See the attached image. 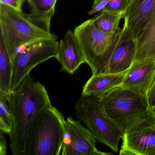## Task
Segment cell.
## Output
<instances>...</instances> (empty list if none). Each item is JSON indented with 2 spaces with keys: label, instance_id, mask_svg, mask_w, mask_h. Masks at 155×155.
<instances>
[{
  "label": "cell",
  "instance_id": "cb8c5ba5",
  "mask_svg": "<svg viewBox=\"0 0 155 155\" xmlns=\"http://www.w3.org/2000/svg\"><path fill=\"white\" fill-rule=\"evenodd\" d=\"M154 111H155V110H154Z\"/></svg>",
  "mask_w": 155,
  "mask_h": 155
},
{
  "label": "cell",
  "instance_id": "ba28073f",
  "mask_svg": "<svg viewBox=\"0 0 155 155\" xmlns=\"http://www.w3.org/2000/svg\"><path fill=\"white\" fill-rule=\"evenodd\" d=\"M97 140L80 121L68 117L66 120L65 133L62 155H108L111 153L100 151L96 144Z\"/></svg>",
  "mask_w": 155,
  "mask_h": 155
},
{
  "label": "cell",
  "instance_id": "9a60e30c",
  "mask_svg": "<svg viewBox=\"0 0 155 155\" xmlns=\"http://www.w3.org/2000/svg\"><path fill=\"white\" fill-rule=\"evenodd\" d=\"M135 41L136 49L133 61L155 59V11Z\"/></svg>",
  "mask_w": 155,
  "mask_h": 155
},
{
  "label": "cell",
  "instance_id": "603a6c76",
  "mask_svg": "<svg viewBox=\"0 0 155 155\" xmlns=\"http://www.w3.org/2000/svg\"><path fill=\"white\" fill-rule=\"evenodd\" d=\"M7 140L5 133L1 130L0 131V155H6L7 154Z\"/></svg>",
  "mask_w": 155,
  "mask_h": 155
},
{
  "label": "cell",
  "instance_id": "4fadbf2b",
  "mask_svg": "<svg viewBox=\"0 0 155 155\" xmlns=\"http://www.w3.org/2000/svg\"><path fill=\"white\" fill-rule=\"evenodd\" d=\"M135 49V39L128 30L123 27L110 60L107 73L116 74L128 70L134 61Z\"/></svg>",
  "mask_w": 155,
  "mask_h": 155
},
{
  "label": "cell",
  "instance_id": "ac0fdd59",
  "mask_svg": "<svg viewBox=\"0 0 155 155\" xmlns=\"http://www.w3.org/2000/svg\"><path fill=\"white\" fill-rule=\"evenodd\" d=\"M30 9V15L51 24L55 14L57 0H27Z\"/></svg>",
  "mask_w": 155,
  "mask_h": 155
},
{
  "label": "cell",
  "instance_id": "7c38bea8",
  "mask_svg": "<svg viewBox=\"0 0 155 155\" xmlns=\"http://www.w3.org/2000/svg\"><path fill=\"white\" fill-rule=\"evenodd\" d=\"M55 58L61 64V69L71 74L86 63L78 38L71 30H68L63 39L59 41Z\"/></svg>",
  "mask_w": 155,
  "mask_h": 155
},
{
  "label": "cell",
  "instance_id": "277c9868",
  "mask_svg": "<svg viewBox=\"0 0 155 155\" xmlns=\"http://www.w3.org/2000/svg\"><path fill=\"white\" fill-rule=\"evenodd\" d=\"M66 120L52 105L37 115L29 131L25 155H59L62 151Z\"/></svg>",
  "mask_w": 155,
  "mask_h": 155
},
{
  "label": "cell",
  "instance_id": "8992f818",
  "mask_svg": "<svg viewBox=\"0 0 155 155\" xmlns=\"http://www.w3.org/2000/svg\"><path fill=\"white\" fill-rule=\"evenodd\" d=\"M75 108L77 117L86 125L97 141L117 153L124 131L106 113L100 97L81 96Z\"/></svg>",
  "mask_w": 155,
  "mask_h": 155
},
{
  "label": "cell",
  "instance_id": "3957f363",
  "mask_svg": "<svg viewBox=\"0 0 155 155\" xmlns=\"http://www.w3.org/2000/svg\"><path fill=\"white\" fill-rule=\"evenodd\" d=\"M107 115L127 132L155 123V112L142 95L127 88L116 87L101 97Z\"/></svg>",
  "mask_w": 155,
  "mask_h": 155
},
{
  "label": "cell",
  "instance_id": "e0dca14e",
  "mask_svg": "<svg viewBox=\"0 0 155 155\" xmlns=\"http://www.w3.org/2000/svg\"><path fill=\"white\" fill-rule=\"evenodd\" d=\"M124 18L122 13L102 9L92 18V23L101 31L113 32L119 28L120 21Z\"/></svg>",
  "mask_w": 155,
  "mask_h": 155
},
{
  "label": "cell",
  "instance_id": "9c48e42d",
  "mask_svg": "<svg viewBox=\"0 0 155 155\" xmlns=\"http://www.w3.org/2000/svg\"><path fill=\"white\" fill-rule=\"evenodd\" d=\"M120 155H155V123L124 132Z\"/></svg>",
  "mask_w": 155,
  "mask_h": 155
},
{
  "label": "cell",
  "instance_id": "52a82bcc",
  "mask_svg": "<svg viewBox=\"0 0 155 155\" xmlns=\"http://www.w3.org/2000/svg\"><path fill=\"white\" fill-rule=\"evenodd\" d=\"M58 44V40L42 41L27 46L17 53L12 60V93L32 69L51 58H56Z\"/></svg>",
  "mask_w": 155,
  "mask_h": 155
},
{
  "label": "cell",
  "instance_id": "ffe728a7",
  "mask_svg": "<svg viewBox=\"0 0 155 155\" xmlns=\"http://www.w3.org/2000/svg\"><path fill=\"white\" fill-rule=\"evenodd\" d=\"M131 0H94L92 9L88 12L92 15L102 9L122 13L124 15Z\"/></svg>",
  "mask_w": 155,
  "mask_h": 155
},
{
  "label": "cell",
  "instance_id": "6da1fadb",
  "mask_svg": "<svg viewBox=\"0 0 155 155\" xmlns=\"http://www.w3.org/2000/svg\"><path fill=\"white\" fill-rule=\"evenodd\" d=\"M51 105L45 86L28 74L12 97L13 127L10 136V148L13 155H25L33 120L41 110Z\"/></svg>",
  "mask_w": 155,
  "mask_h": 155
},
{
  "label": "cell",
  "instance_id": "7a4b0ae2",
  "mask_svg": "<svg viewBox=\"0 0 155 155\" xmlns=\"http://www.w3.org/2000/svg\"><path fill=\"white\" fill-rule=\"evenodd\" d=\"M0 35L12 62L17 53L25 47L58 38L51 32V24L2 4H0Z\"/></svg>",
  "mask_w": 155,
  "mask_h": 155
},
{
  "label": "cell",
  "instance_id": "2e32d148",
  "mask_svg": "<svg viewBox=\"0 0 155 155\" xmlns=\"http://www.w3.org/2000/svg\"><path fill=\"white\" fill-rule=\"evenodd\" d=\"M12 62L4 39L0 35V93L12 94Z\"/></svg>",
  "mask_w": 155,
  "mask_h": 155
},
{
  "label": "cell",
  "instance_id": "d6986e66",
  "mask_svg": "<svg viewBox=\"0 0 155 155\" xmlns=\"http://www.w3.org/2000/svg\"><path fill=\"white\" fill-rule=\"evenodd\" d=\"M12 94L0 93V130L8 134L9 137L13 127L12 108Z\"/></svg>",
  "mask_w": 155,
  "mask_h": 155
},
{
  "label": "cell",
  "instance_id": "5b68a950",
  "mask_svg": "<svg viewBox=\"0 0 155 155\" xmlns=\"http://www.w3.org/2000/svg\"><path fill=\"white\" fill-rule=\"evenodd\" d=\"M122 30L119 28L113 32L101 31L95 28L92 19L75 28L74 32L92 75L107 73L110 60Z\"/></svg>",
  "mask_w": 155,
  "mask_h": 155
},
{
  "label": "cell",
  "instance_id": "44dd1931",
  "mask_svg": "<svg viewBox=\"0 0 155 155\" xmlns=\"http://www.w3.org/2000/svg\"><path fill=\"white\" fill-rule=\"evenodd\" d=\"M27 0H0V4L7 5L16 10L22 12V6Z\"/></svg>",
  "mask_w": 155,
  "mask_h": 155
},
{
  "label": "cell",
  "instance_id": "30bf717a",
  "mask_svg": "<svg viewBox=\"0 0 155 155\" xmlns=\"http://www.w3.org/2000/svg\"><path fill=\"white\" fill-rule=\"evenodd\" d=\"M155 78V59L133 61L121 86L142 95L147 100L149 90Z\"/></svg>",
  "mask_w": 155,
  "mask_h": 155
},
{
  "label": "cell",
  "instance_id": "7402d4cb",
  "mask_svg": "<svg viewBox=\"0 0 155 155\" xmlns=\"http://www.w3.org/2000/svg\"><path fill=\"white\" fill-rule=\"evenodd\" d=\"M149 106L153 110H155V78L149 90L147 96Z\"/></svg>",
  "mask_w": 155,
  "mask_h": 155
},
{
  "label": "cell",
  "instance_id": "5bb4252c",
  "mask_svg": "<svg viewBox=\"0 0 155 155\" xmlns=\"http://www.w3.org/2000/svg\"><path fill=\"white\" fill-rule=\"evenodd\" d=\"M127 70L116 74L92 75L83 86L81 96L103 97L114 88L122 84Z\"/></svg>",
  "mask_w": 155,
  "mask_h": 155
},
{
  "label": "cell",
  "instance_id": "8fae6325",
  "mask_svg": "<svg viewBox=\"0 0 155 155\" xmlns=\"http://www.w3.org/2000/svg\"><path fill=\"white\" fill-rule=\"evenodd\" d=\"M155 11V0H131L124 13L123 27L137 39Z\"/></svg>",
  "mask_w": 155,
  "mask_h": 155
}]
</instances>
